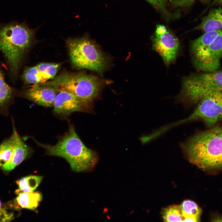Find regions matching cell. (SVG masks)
I'll return each instance as SVG.
<instances>
[{
    "label": "cell",
    "mask_w": 222,
    "mask_h": 222,
    "mask_svg": "<svg viewBox=\"0 0 222 222\" xmlns=\"http://www.w3.org/2000/svg\"><path fill=\"white\" fill-rule=\"evenodd\" d=\"M16 199L18 206L22 208L34 210L38 207L42 199V195L38 192L18 193Z\"/></svg>",
    "instance_id": "16"
},
{
    "label": "cell",
    "mask_w": 222,
    "mask_h": 222,
    "mask_svg": "<svg viewBox=\"0 0 222 222\" xmlns=\"http://www.w3.org/2000/svg\"><path fill=\"white\" fill-rule=\"evenodd\" d=\"M222 57V29L205 51L199 58L193 60L195 68L208 72L216 71L220 67Z\"/></svg>",
    "instance_id": "8"
},
{
    "label": "cell",
    "mask_w": 222,
    "mask_h": 222,
    "mask_svg": "<svg viewBox=\"0 0 222 222\" xmlns=\"http://www.w3.org/2000/svg\"><path fill=\"white\" fill-rule=\"evenodd\" d=\"M162 215L165 221H185L180 205H171L165 208L163 210Z\"/></svg>",
    "instance_id": "20"
},
{
    "label": "cell",
    "mask_w": 222,
    "mask_h": 222,
    "mask_svg": "<svg viewBox=\"0 0 222 222\" xmlns=\"http://www.w3.org/2000/svg\"><path fill=\"white\" fill-rule=\"evenodd\" d=\"M59 64L42 63L25 68L23 78L27 83L43 84L55 76L60 67Z\"/></svg>",
    "instance_id": "11"
},
{
    "label": "cell",
    "mask_w": 222,
    "mask_h": 222,
    "mask_svg": "<svg viewBox=\"0 0 222 222\" xmlns=\"http://www.w3.org/2000/svg\"><path fill=\"white\" fill-rule=\"evenodd\" d=\"M55 88H57V93L53 107L55 113L66 116L75 112L91 111V108L84 105L72 93L64 89Z\"/></svg>",
    "instance_id": "9"
},
{
    "label": "cell",
    "mask_w": 222,
    "mask_h": 222,
    "mask_svg": "<svg viewBox=\"0 0 222 222\" xmlns=\"http://www.w3.org/2000/svg\"><path fill=\"white\" fill-rule=\"evenodd\" d=\"M14 140L12 134L0 145V166H2L10 159L14 151Z\"/></svg>",
    "instance_id": "21"
},
{
    "label": "cell",
    "mask_w": 222,
    "mask_h": 222,
    "mask_svg": "<svg viewBox=\"0 0 222 222\" xmlns=\"http://www.w3.org/2000/svg\"><path fill=\"white\" fill-rule=\"evenodd\" d=\"M156 9L162 12L168 17L172 15L167 11L166 4L168 0H146Z\"/></svg>",
    "instance_id": "22"
},
{
    "label": "cell",
    "mask_w": 222,
    "mask_h": 222,
    "mask_svg": "<svg viewBox=\"0 0 222 222\" xmlns=\"http://www.w3.org/2000/svg\"><path fill=\"white\" fill-rule=\"evenodd\" d=\"M57 93L56 88L40 84H34L27 89L24 96L37 105L49 107H53Z\"/></svg>",
    "instance_id": "12"
},
{
    "label": "cell",
    "mask_w": 222,
    "mask_h": 222,
    "mask_svg": "<svg viewBox=\"0 0 222 222\" xmlns=\"http://www.w3.org/2000/svg\"><path fill=\"white\" fill-rule=\"evenodd\" d=\"M35 30L24 23L0 25V49L11 72L18 70L23 54L30 45Z\"/></svg>",
    "instance_id": "3"
},
{
    "label": "cell",
    "mask_w": 222,
    "mask_h": 222,
    "mask_svg": "<svg viewBox=\"0 0 222 222\" xmlns=\"http://www.w3.org/2000/svg\"><path fill=\"white\" fill-rule=\"evenodd\" d=\"M185 221H199L202 211L194 202L190 200H185L180 205Z\"/></svg>",
    "instance_id": "17"
},
{
    "label": "cell",
    "mask_w": 222,
    "mask_h": 222,
    "mask_svg": "<svg viewBox=\"0 0 222 222\" xmlns=\"http://www.w3.org/2000/svg\"><path fill=\"white\" fill-rule=\"evenodd\" d=\"M212 72L185 78L183 82L182 96L188 101L195 103L208 94L222 92V71Z\"/></svg>",
    "instance_id": "6"
},
{
    "label": "cell",
    "mask_w": 222,
    "mask_h": 222,
    "mask_svg": "<svg viewBox=\"0 0 222 222\" xmlns=\"http://www.w3.org/2000/svg\"><path fill=\"white\" fill-rule=\"evenodd\" d=\"M211 127L181 145L190 162L203 170L222 168V126Z\"/></svg>",
    "instance_id": "1"
},
{
    "label": "cell",
    "mask_w": 222,
    "mask_h": 222,
    "mask_svg": "<svg viewBox=\"0 0 222 222\" xmlns=\"http://www.w3.org/2000/svg\"><path fill=\"white\" fill-rule=\"evenodd\" d=\"M198 103L193 113L186 119L177 122L178 125L189 120L199 119L211 127L222 120V92L208 94Z\"/></svg>",
    "instance_id": "7"
},
{
    "label": "cell",
    "mask_w": 222,
    "mask_h": 222,
    "mask_svg": "<svg viewBox=\"0 0 222 222\" xmlns=\"http://www.w3.org/2000/svg\"><path fill=\"white\" fill-rule=\"evenodd\" d=\"M12 96V88L6 83L0 69V112L7 111Z\"/></svg>",
    "instance_id": "18"
},
{
    "label": "cell",
    "mask_w": 222,
    "mask_h": 222,
    "mask_svg": "<svg viewBox=\"0 0 222 222\" xmlns=\"http://www.w3.org/2000/svg\"><path fill=\"white\" fill-rule=\"evenodd\" d=\"M34 140L38 145L45 150L47 155L65 159L74 171L89 170L97 162L96 153L84 145L72 125L69 126L68 131L59 137L55 145L44 144Z\"/></svg>",
    "instance_id": "2"
},
{
    "label": "cell",
    "mask_w": 222,
    "mask_h": 222,
    "mask_svg": "<svg viewBox=\"0 0 222 222\" xmlns=\"http://www.w3.org/2000/svg\"><path fill=\"white\" fill-rule=\"evenodd\" d=\"M152 41L153 49L161 56L166 66L175 60L179 44L178 39L174 35L168 31L161 35L155 34Z\"/></svg>",
    "instance_id": "10"
},
{
    "label": "cell",
    "mask_w": 222,
    "mask_h": 222,
    "mask_svg": "<svg viewBox=\"0 0 222 222\" xmlns=\"http://www.w3.org/2000/svg\"><path fill=\"white\" fill-rule=\"evenodd\" d=\"M222 29V8L211 10L193 30L207 32Z\"/></svg>",
    "instance_id": "14"
},
{
    "label": "cell",
    "mask_w": 222,
    "mask_h": 222,
    "mask_svg": "<svg viewBox=\"0 0 222 222\" xmlns=\"http://www.w3.org/2000/svg\"><path fill=\"white\" fill-rule=\"evenodd\" d=\"M13 121L12 135L14 140V147L12 156L10 160L2 166L6 171H10L20 164L27 157L31 150L21 139L17 132Z\"/></svg>",
    "instance_id": "13"
},
{
    "label": "cell",
    "mask_w": 222,
    "mask_h": 222,
    "mask_svg": "<svg viewBox=\"0 0 222 222\" xmlns=\"http://www.w3.org/2000/svg\"><path fill=\"white\" fill-rule=\"evenodd\" d=\"M167 31V29L164 26L162 25H157L155 34L161 35L166 33Z\"/></svg>",
    "instance_id": "24"
},
{
    "label": "cell",
    "mask_w": 222,
    "mask_h": 222,
    "mask_svg": "<svg viewBox=\"0 0 222 222\" xmlns=\"http://www.w3.org/2000/svg\"><path fill=\"white\" fill-rule=\"evenodd\" d=\"M42 179V176L31 175L21 179L17 181L16 183L19 187V191L31 192L37 188Z\"/></svg>",
    "instance_id": "19"
},
{
    "label": "cell",
    "mask_w": 222,
    "mask_h": 222,
    "mask_svg": "<svg viewBox=\"0 0 222 222\" xmlns=\"http://www.w3.org/2000/svg\"><path fill=\"white\" fill-rule=\"evenodd\" d=\"M202 2L207 3L210 2L211 0H200Z\"/></svg>",
    "instance_id": "26"
},
{
    "label": "cell",
    "mask_w": 222,
    "mask_h": 222,
    "mask_svg": "<svg viewBox=\"0 0 222 222\" xmlns=\"http://www.w3.org/2000/svg\"><path fill=\"white\" fill-rule=\"evenodd\" d=\"M67 43L71 62L76 68L88 69L100 73L106 69L108 59L88 37L69 39Z\"/></svg>",
    "instance_id": "5"
},
{
    "label": "cell",
    "mask_w": 222,
    "mask_h": 222,
    "mask_svg": "<svg viewBox=\"0 0 222 222\" xmlns=\"http://www.w3.org/2000/svg\"><path fill=\"white\" fill-rule=\"evenodd\" d=\"M210 6H218L222 5V0H214Z\"/></svg>",
    "instance_id": "25"
},
{
    "label": "cell",
    "mask_w": 222,
    "mask_h": 222,
    "mask_svg": "<svg viewBox=\"0 0 222 222\" xmlns=\"http://www.w3.org/2000/svg\"><path fill=\"white\" fill-rule=\"evenodd\" d=\"M54 78L43 84L70 92L90 108L92 102L98 95L102 84L98 77L82 73H64Z\"/></svg>",
    "instance_id": "4"
},
{
    "label": "cell",
    "mask_w": 222,
    "mask_h": 222,
    "mask_svg": "<svg viewBox=\"0 0 222 222\" xmlns=\"http://www.w3.org/2000/svg\"><path fill=\"white\" fill-rule=\"evenodd\" d=\"M222 29L205 32L198 38L193 40L191 45V51L193 60L199 57L212 41L221 32Z\"/></svg>",
    "instance_id": "15"
},
{
    "label": "cell",
    "mask_w": 222,
    "mask_h": 222,
    "mask_svg": "<svg viewBox=\"0 0 222 222\" xmlns=\"http://www.w3.org/2000/svg\"><path fill=\"white\" fill-rule=\"evenodd\" d=\"M1 202L0 201V212L1 211ZM1 212H0V214H1Z\"/></svg>",
    "instance_id": "27"
},
{
    "label": "cell",
    "mask_w": 222,
    "mask_h": 222,
    "mask_svg": "<svg viewBox=\"0 0 222 222\" xmlns=\"http://www.w3.org/2000/svg\"><path fill=\"white\" fill-rule=\"evenodd\" d=\"M195 0H171L173 6L175 7L190 6Z\"/></svg>",
    "instance_id": "23"
}]
</instances>
